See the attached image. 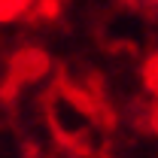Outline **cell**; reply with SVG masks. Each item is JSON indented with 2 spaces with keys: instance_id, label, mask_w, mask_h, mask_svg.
Wrapping results in <instances>:
<instances>
[{
  "instance_id": "6da1fadb",
  "label": "cell",
  "mask_w": 158,
  "mask_h": 158,
  "mask_svg": "<svg viewBox=\"0 0 158 158\" xmlns=\"http://www.w3.org/2000/svg\"><path fill=\"white\" fill-rule=\"evenodd\" d=\"M67 158H76V155H67Z\"/></svg>"
}]
</instances>
